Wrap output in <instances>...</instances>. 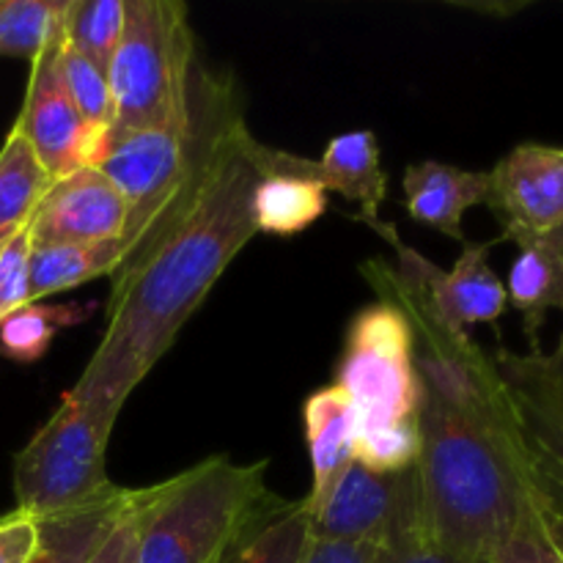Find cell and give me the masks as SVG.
Segmentation results:
<instances>
[{"instance_id":"obj_1","label":"cell","mask_w":563,"mask_h":563,"mask_svg":"<svg viewBox=\"0 0 563 563\" xmlns=\"http://www.w3.org/2000/svg\"><path fill=\"white\" fill-rule=\"evenodd\" d=\"M256 148L258 141L240 115L225 130L190 209L113 275L108 328L66 394L97 421L115 427L126 399L170 350L236 253L258 234Z\"/></svg>"},{"instance_id":"obj_2","label":"cell","mask_w":563,"mask_h":563,"mask_svg":"<svg viewBox=\"0 0 563 563\" xmlns=\"http://www.w3.org/2000/svg\"><path fill=\"white\" fill-rule=\"evenodd\" d=\"M418 462L427 539L462 563H487L537 493L515 421H482L423 394Z\"/></svg>"},{"instance_id":"obj_3","label":"cell","mask_w":563,"mask_h":563,"mask_svg":"<svg viewBox=\"0 0 563 563\" xmlns=\"http://www.w3.org/2000/svg\"><path fill=\"white\" fill-rule=\"evenodd\" d=\"M264 476L267 462L240 465L220 454L154 484L137 563H223L289 506L269 493Z\"/></svg>"},{"instance_id":"obj_4","label":"cell","mask_w":563,"mask_h":563,"mask_svg":"<svg viewBox=\"0 0 563 563\" xmlns=\"http://www.w3.org/2000/svg\"><path fill=\"white\" fill-rule=\"evenodd\" d=\"M335 374L357 412L355 460L379 473L416 465L421 385L410 324L399 308L377 300L352 317Z\"/></svg>"},{"instance_id":"obj_5","label":"cell","mask_w":563,"mask_h":563,"mask_svg":"<svg viewBox=\"0 0 563 563\" xmlns=\"http://www.w3.org/2000/svg\"><path fill=\"white\" fill-rule=\"evenodd\" d=\"M196 38L179 0H124V33L108 66L113 130L190 115Z\"/></svg>"},{"instance_id":"obj_6","label":"cell","mask_w":563,"mask_h":563,"mask_svg":"<svg viewBox=\"0 0 563 563\" xmlns=\"http://www.w3.org/2000/svg\"><path fill=\"white\" fill-rule=\"evenodd\" d=\"M110 432L113 427L64 396L14 456L16 509L44 520L119 495L121 487L108 476Z\"/></svg>"},{"instance_id":"obj_7","label":"cell","mask_w":563,"mask_h":563,"mask_svg":"<svg viewBox=\"0 0 563 563\" xmlns=\"http://www.w3.org/2000/svg\"><path fill=\"white\" fill-rule=\"evenodd\" d=\"M311 539L374 544L379 550L427 539L416 465L379 473L352 462L328 498L311 509Z\"/></svg>"},{"instance_id":"obj_8","label":"cell","mask_w":563,"mask_h":563,"mask_svg":"<svg viewBox=\"0 0 563 563\" xmlns=\"http://www.w3.org/2000/svg\"><path fill=\"white\" fill-rule=\"evenodd\" d=\"M60 44L64 33H58L33 60L25 104L14 124L53 181L86 165H97L104 152V141L93 135L66 91Z\"/></svg>"},{"instance_id":"obj_9","label":"cell","mask_w":563,"mask_h":563,"mask_svg":"<svg viewBox=\"0 0 563 563\" xmlns=\"http://www.w3.org/2000/svg\"><path fill=\"white\" fill-rule=\"evenodd\" d=\"M509 390L517 427L526 445L528 467L539 498L563 517V388L550 372L544 352L515 355L500 350L495 357Z\"/></svg>"},{"instance_id":"obj_10","label":"cell","mask_w":563,"mask_h":563,"mask_svg":"<svg viewBox=\"0 0 563 563\" xmlns=\"http://www.w3.org/2000/svg\"><path fill=\"white\" fill-rule=\"evenodd\" d=\"M489 174L487 207L511 242L542 240L563 223V148L520 143Z\"/></svg>"},{"instance_id":"obj_11","label":"cell","mask_w":563,"mask_h":563,"mask_svg":"<svg viewBox=\"0 0 563 563\" xmlns=\"http://www.w3.org/2000/svg\"><path fill=\"white\" fill-rule=\"evenodd\" d=\"M130 207L97 165L60 176L27 220L33 247L97 245L121 240Z\"/></svg>"},{"instance_id":"obj_12","label":"cell","mask_w":563,"mask_h":563,"mask_svg":"<svg viewBox=\"0 0 563 563\" xmlns=\"http://www.w3.org/2000/svg\"><path fill=\"white\" fill-rule=\"evenodd\" d=\"M256 159L262 174H286L302 176L328 192H341L361 203V220L374 223L379 220V207L388 192V179H385L383 163H379V143L372 130L344 132L333 137L319 159L297 157L291 152L267 146L258 141Z\"/></svg>"},{"instance_id":"obj_13","label":"cell","mask_w":563,"mask_h":563,"mask_svg":"<svg viewBox=\"0 0 563 563\" xmlns=\"http://www.w3.org/2000/svg\"><path fill=\"white\" fill-rule=\"evenodd\" d=\"M489 253H493V242L465 245L449 273L434 267L429 258L423 262L429 297L451 328L465 330L482 322L495 324L509 308L506 284L489 267Z\"/></svg>"},{"instance_id":"obj_14","label":"cell","mask_w":563,"mask_h":563,"mask_svg":"<svg viewBox=\"0 0 563 563\" xmlns=\"http://www.w3.org/2000/svg\"><path fill=\"white\" fill-rule=\"evenodd\" d=\"M489 174L423 159L405 170V207L416 223L465 242L462 218L467 209L487 203Z\"/></svg>"},{"instance_id":"obj_15","label":"cell","mask_w":563,"mask_h":563,"mask_svg":"<svg viewBox=\"0 0 563 563\" xmlns=\"http://www.w3.org/2000/svg\"><path fill=\"white\" fill-rule=\"evenodd\" d=\"M308 451H311L313 487L308 493V509H317L335 487L357 451V412L350 396L339 385L313 390L302 405Z\"/></svg>"},{"instance_id":"obj_16","label":"cell","mask_w":563,"mask_h":563,"mask_svg":"<svg viewBox=\"0 0 563 563\" xmlns=\"http://www.w3.org/2000/svg\"><path fill=\"white\" fill-rule=\"evenodd\" d=\"M517 247L520 253L511 264L506 295L520 311L533 352H539V330L544 319L553 308L563 311V264L544 240H526Z\"/></svg>"},{"instance_id":"obj_17","label":"cell","mask_w":563,"mask_h":563,"mask_svg":"<svg viewBox=\"0 0 563 563\" xmlns=\"http://www.w3.org/2000/svg\"><path fill=\"white\" fill-rule=\"evenodd\" d=\"M130 495L132 489L121 487L113 498L38 520L42 542L31 563H88L126 509Z\"/></svg>"},{"instance_id":"obj_18","label":"cell","mask_w":563,"mask_h":563,"mask_svg":"<svg viewBox=\"0 0 563 563\" xmlns=\"http://www.w3.org/2000/svg\"><path fill=\"white\" fill-rule=\"evenodd\" d=\"M126 258L124 240L97 242V245H47L31 251V297L75 289L102 275H115Z\"/></svg>"},{"instance_id":"obj_19","label":"cell","mask_w":563,"mask_h":563,"mask_svg":"<svg viewBox=\"0 0 563 563\" xmlns=\"http://www.w3.org/2000/svg\"><path fill=\"white\" fill-rule=\"evenodd\" d=\"M328 212V190L302 176L262 174L253 192V220L264 234H300Z\"/></svg>"},{"instance_id":"obj_20","label":"cell","mask_w":563,"mask_h":563,"mask_svg":"<svg viewBox=\"0 0 563 563\" xmlns=\"http://www.w3.org/2000/svg\"><path fill=\"white\" fill-rule=\"evenodd\" d=\"M49 185L53 179L31 152L25 137L11 130L0 148V231L25 225Z\"/></svg>"},{"instance_id":"obj_21","label":"cell","mask_w":563,"mask_h":563,"mask_svg":"<svg viewBox=\"0 0 563 563\" xmlns=\"http://www.w3.org/2000/svg\"><path fill=\"white\" fill-rule=\"evenodd\" d=\"M487 563H563V517L533 493Z\"/></svg>"},{"instance_id":"obj_22","label":"cell","mask_w":563,"mask_h":563,"mask_svg":"<svg viewBox=\"0 0 563 563\" xmlns=\"http://www.w3.org/2000/svg\"><path fill=\"white\" fill-rule=\"evenodd\" d=\"M88 308L80 306H42V302H27L16 308L0 322V355L16 363H33L49 350L55 333L60 328L82 322L88 317Z\"/></svg>"},{"instance_id":"obj_23","label":"cell","mask_w":563,"mask_h":563,"mask_svg":"<svg viewBox=\"0 0 563 563\" xmlns=\"http://www.w3.org/2000/svg\"><path fill=\"white\" fill-rule=\"evenodd\" d=\"M69 0H0V55L27 58L64 33Z\"/></svg>"},{"instance_id":"obj_24","label":"cell","mask_w":563,"mask_h":563,"mask_svg":"<svg viewBox=\"0 0 563 563\" xmlns=\"http://www.w3.org/2000/svg\"><path fill=\"white\" fill-rule=\"evenodd\" d=\"M124 33V0H69L64 42L82 58L108 71Z\"/></svg>"},{"instance_id":"obj_25","label":"cell","mask_w":563,"mask_h":563,"mask_svg":"<svg viewBox=\"0 0 563 563\" xmlns=\"http://www.w3.org/2000/svg\"><path fill=\"white\" fill-rule=\"evenodd\" d=\"M308 544H311V509L306 500H297L264 522L223 563H302Z\"/></svg>"},{"instance_id":"obj_26","label":"cell","mask_w":563,"mask_h":563,"mask_svg":"<svg viewBox=\"0 0 563 563\" xmlns=\"http://www.w3.org/2000/svg\"><path fill=\"white\" fill-rule=\"evenodd\" d=\"M60 75H64L66 91H69L71 102H75L77 113L82 115L91 132L108 143L110 132L115 126V104L113 93H110L108 71L99 69L80 53L60 44Z\"/></svg>"},{"instance_id":"obj_27","label":"cell","mask_w":563,"mask_h":563,"mask_svg":"<svg viewBox=\"0 0 563 563\" xmlns=\"http://www.w3.org/2000/svg\"><path fill=\"white\" fill-rule=\"evenodd\" d=\"M31 231L27 223L0 247V322L16 308L33 302L31 297Z\"/></svg>"},{"instance_id":"obj_28","label":"cell","mask_w":563,"mask_h":563,"mask_svg":"<svg viewBox=\"0 0 563 563\" xmlns=\"http://www.w3.org/2000/svg\"><path fill=\"white\" fill-rule=\"evenodd\" d=\"M154 487L132 489L130 504L121 511L115 526L110 528L108 537L97 548V553L88 559V563H137V542H141L143 515L152 504Z\"/></svg>"},{"instance_id":"obj_29","label":"cell","mask_w":563,"mask_h":563,"mask_svg":"<svg viewBox=\"0 0 563 563\" xmlns=\"http://www.w3.org/2000/svg\"><path fill=\"white\" fill-rule=\"evenodd\" d=\"M38 542L42 531L33 515L14 509L0 517V563H31Z\"/></svg>"},{"instance_id":"obj_30","label":"cell","mask_w":563,"mask_h":563,"mask_svg":"<svg viewBox=\"0 0 563 563\" xmlns=\"http://www.w3.org/2000/svg\"><path fill=\"white\" fill-rule=\"evenodd\" d=\"M379 548L374 544L355 542H324V539H311L308 553L302 563H377Z\"/></svg>"},{"instance_id":"obj_31","label":"cell","mask_w":563,"mask_h":563,"mask_svg":"<svg viewBox=\"0 0 563 563\" xmlns=\"http://www.w3.org/2000/svg\"><path fill=\"white\" fill-rule=\"evenodd\" d=\"M377 563H462V561L440 553L429 539H418V542L401 544V548L379 550Z\"/></svg>"},{"instance_id":"obj_32","label":"cell","mask_w":563,"mask_h":563,"mask_svg":"<svg viewBox=\"0 0 563 563\" xmlns=\"http://www.w3.org/2000/svg\"><path fill=\"white\" fill-rule=\"evenodd\" d=\"M544 361H548L550 372H553V377L559 379V383H561V388H563V339H561L559 350H555L553 355H544Z\"/></svg>"},{"instance_id":"obj_33","label":"cell","mask_w":563,"mask_h":563,"mask_svg":"<svg viewBox=\"0 0 563 563\" xmlns=\"http://www.w3.org/2000/svg\"><path fill=\"white\" fill-rule=\"evenodd\" d=\"M542 240L548 242V245H550V251H553L555 256L561 258V264H563V223H561L559 229H555V231H550L548 236H542Z\"/></svg>"},{"instance_id":"obj_34","label":"cell","mask_w":563,"mask_h":563,"mask_svg":"<svg viewBox=\"0 0 563 563\" xmlns=\"http://www.w3.org/2000/svg\"><path fill=\"white\" fill-rule=\"evenodd\" d=\"M14 231H16V229H9V231H0V247H3V245H5V242H9V240H11V234H14Z\"/></svg>"}]
</instances>
